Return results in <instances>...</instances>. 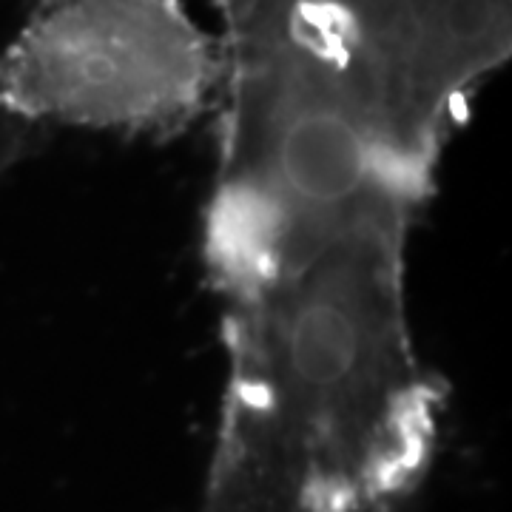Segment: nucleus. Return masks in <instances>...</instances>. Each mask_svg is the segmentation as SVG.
I'll return each instance as SVG.
<instances>
[{
  "instance_id": "obj_1",
  "label": "nucleus",
  "mask_w": 512,
  "mask_h": 512,
  "mask_svg": "<svg viewBox=\"0 0 512 512\" xmlns=\"http://www.w3.org/2000/svg\"><path fill=\"white\" fill-rule=\"evenodd\" d=\"M413 220L271 259L225 302V387L200 512H399L433 467L447 387L407 316Z\"/></svg>"
},
{
  "instance_id": "obj_2",
  "label": "nucleus",
  "mask_w": 512,
  "mask_h": 512,
  "mask_svg": "<svg viewBox=\"0 0 512 512\" xmlns=\"http://www.w3.org/2000/svg\"><path fill=\"white\" fill-rule=\"evenodd\" d=\"M0 72L35 126L171 137L205 111L225 60L180 0H37Z\"/></svg>"
},
{
  "instance_id": "obj_3",
  "label": "nucleus",
  "mask_w": 512,
  "mask_h": 512,
  "mask_svg": "<svg viewBox=\"0 0 512 512\" xmlns=\"http://www.w3.org/2000/svg\"><path fill=\"white\" fill-rule=\"evenodd\" d=\"M37 128L32 120H26L9 100L6 94V83H3V72H0V177L20 163V157H26V151L35 140Z\"/></svg>"
}]
</instances>
